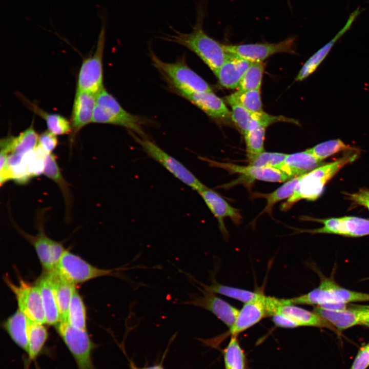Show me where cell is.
Returning a JSON list of instances; mask_svg holds the SVG:
<instances>
[{"label":"cell","instance_id":"cell-4","mask_svg":"<svg viewBox=\"0 0 369 369\" xmlns=\"http://www.w3.org/2000/svg\"><path fill=\"white\" fill-rule=\"evenodd\" d=\"M319 285L307 294L290 299L292 304L322 306L369 301V294L352 291L339 285L333 279L322 276Z\"/></svg>","mask_w":369,"mask_h":369},{"label":"cell","instance_id":"cell-32","mask_svg":"<svg viewBox=\"0 0 369 369\" xmlns=\"http://www.w3.org/2000/svg\"><path fill=\"white\" fill-rule=\"evenodd\" d=\"M187 275L194 280L196 282H197V283L203 288V290L206 291L211 292L215 294L217 293L221 294L238 300L244 303L259 299L264 295L260 292H252L243 289L224 285L214 281L213 282L211 285H206L198 282L195 279V278H193L192 276L189 274H187Z\"/></svg>","mask_w":369,"mask_h":369},{"label":"cell","instance_id":"cell-30","mask_svg":"<svg viewBox=\"0 0 369 369\" xmlns=\"http://www.w3.org/2000/svg\"><path fill=\"white\" fill-rule=\"evenodd\" d=\"M43 174L55 182L61 190L65 201L66 217L68 218L72 202L71 193L69 184L63 177L56 158L53 153L47 154L46 155Z\"/></svg>","mask_w":369,"mask_h":369},{"label":"cell","instance_id":"cell-8","mask_svg":"<svg viewBox=\"0 0 369 369\" xmlns=\"http://www.w3.org/2000/svg\"><path fill=\"white\" fill-rule=\"evenodd\" d=\"M131 133L136 142L148 155L160 163L183 183L197 192L206 186L180 162L168 154L151 140L146 137H140L132 132Z\"/></svg>","mask_w":369,"mask_h":369},{"label":"cell","instance_id":"cell-24","mask_svg":"<svg viewBox=\"0 0 369 369\" xmlns=\"http://www.w3.org/2000/svg\"><path fill=\"white\" fill-rule=\"evenodd\" d=\"M321 161L306 150L287 154L279 170L293 178L320 166Z\"/></svg>","mask_w":369,"mask_h":369},{"label":"cell","instance_id":"cell-27","mask_svg":"<svg viewBox=\"0 0 369 369\" xmlns=\"http://www.w3.org/2000/svg\"><path fill=\"white\" fill-rule=\"evenodd\" d=\"M276 314H280L292 319L299 326H314L326 328L336 332L338 331L331 324L314 312H310L294 304L282 305Z\"/></svg>","mask_w":369,"mask_h":369},{"label":"cell","instance_id":"cell-46","mask_svg":"<svg viewBox=\"0 0 369 369\" xmlns=\"http://www.w3.org/2000/svg\"><path fill=\"white\" fill-rule=\"evenodd\" d=\"M272 320L276 326L280 327L295 328L299 326L295 321L280 314L273 315Z\"/></svg>","mask_w":369,"mask_h":369},{"label":"cell","instance_id":"cell-39","mask_svg":"<svg viewBox=\"0 0 369 369\" xmlns=\"http://www.w3.org/2000/svg\"><path fill=\"white\" fill-rule=\"evenodd\" d=\"M266 128L257 127L249 130L244 135L247 155L251 159L264 152V140Z\"/></svg>","mask_w":369,"mask_h":369},{"label":"cell","instance_id":"cell-49","mask_svg":"<svg viewBox=\"0 0 369 369\" xmlns=\"http://www.w3.org/2000/svg\"><path fill=\"white\" fill-rule=\"evenodd\" d=\"M24 369H28L29 364L31 362L28 360V359H25L24 360Z\"/></svg>","mask_w":369,"mask_h":369},{"label":"cell","instance_id":"cell-20","mask_svg":"<svg viewBox=\"0 0 369 369\" xmlns=\"http://www.w3.org/2000/svg\"><path fill=\"white\" fill-rule=\"evenodd\" d=\"M252 62L228 53L227 57L215 75L219 84L227 89L237 88Z\"/></svg>","mask_w":369,"mask_h":369},{"label":"cell","instance_id":"cell-17","mask_svg":"<svg viewBox=\"0 0 369 369\" xmlns=\"http://www.w3.org/2000/svg\"><path fill=\"white\" fill-rule=\"evenodd\" d=\"M218 222L219 228L226 237L228 233L224 219L230 218L235 224L240 223L242 216L239 210L231 206L222 197L214 190L205 186L197 192Z\"/></svg>","mask_w":369,"mask_h":369},{"label":"cell","instance_id":"cell-43","mask_svg":"<svg viewBox=\"0 0 369 369\" xmlns=\"http://www.w3.org/2000/svg\"><path fill=\"white\" fill-rule=\"evenodd\" d=\"M58 145L57 136L48 130L39 135L38 145L47 153H52Z\"/></svg>","mask_w":369,"mask_h":369},{"label":"cell","instance_id":"cell-13","mask_svg":"<svg viewBox=\"0 0 369 369\" xmlns=\"http://www.w3.org/2000/svg\"><path fill=\"white\" fill-rule=\"evenodd\" d=\"M323 224L320 228L301 230L313 234H332L351 237H359L369 235V220L355 216H344L327 219L311 218L310 220Z\"/></svg>","mask_w":369,"mask_h":369},{"label":"cell","instance_id":"cell-47","mask_svg":"<svg viewBox=\"0 0 369 369\" xmlns=\"http://www.w3.org/2000/svg\"><path fill=\"white\" fill-rule=\"evenodd\" d=\"M359 312L361 325L369 327V305L350 304Z\"/></svg>","mask_w":369,"mask_h":369},{"label":"cell","instance_id":"cell-40","mask_svg":"<svg viewBox=\"0 0 369 369\" xmlns=\"http://www.w3.org/2000/svg\"><path fill=\"white\" fill-rule=\"evenodd\" d=\"M278 122H286L297 125H299V122L296 119L282 115L275 116L270 115L262 111L260 112H251L248 131L260 127L266 128L272 124Z\"/></svg>","mask_w":369,"mask_h":369},{"label":"cell","instance_id":"cell-9","mask_svg":"<svg viewBox=\"0 0 369 369\" xmlns=\"http://www.w3.org/2000/svg\"><path fill=\"white\" fill-rule=\"evenodd\" d=\"M4 280L17 302L18 309L30 320L42 324L46 323L39 288L24 280L18 275V283L16 284L9 277L4 276Z\"/></svg>","mask_w":369,"mask_h":369},{"label":"cell","instance_id":"cell-31","mask_svg":"<svg viewBox=\"0 0 369 369\" xmlns=\"http://www.w3.org/2000/svg\"><path fill=\"white\" fill-rule=\"evenodd\" d=\"M48 332L44 324L29 319L28 325V360H35L41 353L48 338Z\"/></svg>","mask_w":369,"mask_h":369},{"label":"cell","instance_id":"cell-41","mask_svg":"<svg viewBox=\"0 0 369 369\" xmlns=\"http://www.w3.org/2000/svg\"><path fill=\"white\" fill-rule=\"evenodd\" d=\"M286 155V154L282 153L264 151L254 158L249 160V165L279 169Z\"/></svg>","mask_w":369,"mask_h":369},{"label":"cell","instance_id":"cell-7","mask_svg":"<svg viewBox=\"0 0 369 369\" xmlns=\"http://www.w3.org/2000/svg\"><path fill=\"white\" fill-rule=\"evenodd\" d=\"M56 328L74 357L78 369H96L92 360V353L95 344L87 330L77 329L67 320L60 321L56 325Z\"/></svg>","mask_w":369,"mask_h":369},{"label":"cell","instance_id":"cell-26","mask_svg":"<svg viewBox=\"0 0 369 369\" xmlns=\"http://www.w3.org/2000/svg\"><path fill=\"white\" fill-rule=\"evenodd\" d=\"M17 95L26 106L45 121L48 131L56 136L71 134V122L66 117L58 114L46 112L21 94Z\"/></svg>","mask_w":369,"mask_h":369},{"label":"cell","instance_id":"cell-48","mask_svg":"<svg viewBox=\"0 0 369 369\" xmlns=\"http://www.w3.org/2000/svg\"><path fill=\"white\" fill-rule=\"evenodd\" d=\"M130 366L131 369H165L163 365L161 364H155L151 366H145L142 367H139L136 366L132 362L130 363Z\"/></svg>","mask_w":369,"mask_h":369},{"label":"cell","instance_id":"cell-44","mask_svg":"<svg viewBox=\"0 0 369 369\" xmlns=\"http://www.w3.org/2000/svg\"><path fill=\"white\" fill-rule=\"evenodd\" d=\"M369 367V347L367 344L360 348L350 369H367Z\"/></svg>","mask_w":369,"mask_h":369},{"label":"cell","instance_id":"cell-2","mask_svg":"<svg viewBox=\"0 0 369 369\" xmlns=\"http://www.w3.org/2000/svg\"><path fill=\"white\" fill-rule=\"evenodd\" d=\"M357 156V150L350 151L342 157L320 165L302 175L292 195L281 205V210L288 211L301 199L309 201L317 199L322 194L327 182L344 166L354 161Z\"/></svg>","mask_w":369,"mask_h":369},{"label":"cell","instance_id":"cell-28","mask_svg":"<svg viewBox=\"0 0 369 369\" xmlns=\"http://www.w3.org/2000/svg\"><path fill=\"white\" fill-rule=\"evenodd\" d=\"M47 273L53 288L60 321L67 320L68 307L72 294L76 289L75 285L66 280L55 270Z\"/></svg>","mask_w":369,"mask_h":369},{"label":"cell","instance_id":"cell-45","mask_svg":"<svg viewBox=\"0 0 369 369\" xmlns=\"http://www.w3.org/2000/svg\"><path fill=\"white\" fill-rule=\"evenodd\" d=\"M348 195L350 199L359 205L364 206L369 211V190L362 189Z\"/></svg>","mask_w":369,"mask_h":369},{"label":"cell","instance_id":"cell-5","mask_svg":"<svg viewBox=\"0 0 369 369\" xmlns=\"http://www.w3.org/2000/svg\"><path fill=\"white\" fill-rule=\"evenodd\" d=\"M153 66L180 94L212 91L210 85L191 69L183 59L174 63L164 62L151 53Z\"/></svg>","mask_w":369,"mask_h":369},{"label":"cell","instance_id":"cell-25","mask_svg":"<svg viewBox=\"0 0 369 369\" xmlns=\"http://www.w3.org/2000/svg\"><path fill=\"white\" fill-rule=\"evenodd\" d=\"M36 284L40 292L46 323L56 326L60 321V316L48 274L45 272Z\"/></svg>","mask_w":369,"mask_h":369},{"label":"cell","instance_id":"cell-6","mask_svg":"<svg viewBox=\"0 0 369 369\" xmlns=\"http://www.w3.org/2000/svg\"><path fill=\"white\" fill-rule=\"evenodd\" d=\"M105 44V29L100 32L94 53L84 59L76 81V91L96 95L104 88L103 55Z\"/></svg>","mask_w":369,"mask_h":369},{"label":"cell","instance_id":"cell-18","mask_svg":"<svg viewBox=\"0 0 369 369\" xmlns=\"http://www.w3.org/2000/svg\"><path fill=\"white\" fill-rule=\"evenodd\" d=\"M180 95L213 119L225 121L231 117V112L223 100L213 91L181 93Z\"/></svg>","mask_w":369,"mask_h":369},{"label":"cell","instance_id":"cell-12","mask_svg":"<svg viewBox=\"0 0 369 369\" xmlns=\"http://www.w3.org/2000/svg\"><path fill=\"white\" fill-rule=\"evenodd\" d=\"M295 40V37L292 36L276 43L224 45L223 46L228 53L236 55L251 62H262L276 53H294Z\"/></svg>","mask_w":369,"mask_h":369},{"label":"cell","instance_id":"cell-37","mask_svg":"<svg viewBox=\"0 0 369 369\" xmlns=\"http://www.w3.org/2000/svg\"><path fill=\"white\" fill-rule=\"evenodd\" d=\"M357 150L341 139H332L320 143L306 150L321 161L326 158L341 151Z\"/></svg>","mask_w":369,"mask_h":369},{"label":"cell","instance_id":"cell-11","mask_svg":"<svg viewBox=\"0 0 369 369\" xmlns=\"http://www.w3.org/2000/svg\"><path fill=\"white\" fill-rule=\"evenodd\" d=\"M14 225L19 233L34 247L45 272L54 270L66 250L60 242L53 240L46 235L42 221L40 220L38 223V233L35 235L28 234L16 224Z\"/></svg>","mask_w":369,"mask_h":369},{"label":"cell","instance_id":"cell-33","mask_svg":"<svg viewBox=\"0 0 369 369\" xmlns=\"http://www.w3.org/2000/svg\"><path fill=\"white\" fill-rule=\"evenodd\" d=\"M301 177V175L290 179L271 193L267 194L255 193L256 197L264 198L266 200V206L259 216L264 213L271 215L272 208L277 202L286 198L288 199L291 197L293 194L295 187Z\"/></svg>","mask_w":369,"mask_h":369},{"label":"cell","instance_id":"cell-22","mask_svg":"<svg viewBox=\"0 0 369 369\" xmlns=\"http://www.w3.org/2000/svg\"><path fill=\"white\" fill-rule=\"evenodd\" d=\"M359 15V12L356 10L350 14L344 26L338 32L335 37L306 61L295 78L296 81L303 80L317 69L328 55L335 43L350 29L352 24Z\"/></svg>","mask_w":369,"mask_h":369},{"label":"cell","instance_id":"cell-34","mask_svg":"<svg viewBox=\"0 0 369 369\" xmlns=\"http://www.w3.org/2000/svg\"><path fill=\"white\" fill-rule=\"evenodd\" d=\"M67 321L74 327L87 330V312L84 301L76 290L74 291L68 310Z\"/></svg>","mask_w":369,"mask_h":369},{"label":"cell","instance_id":"cell-42","mask_svg":"<svg viewBox=\"0 0 369 369\" xmlns=\"http://www.w3.org/2000/svg\"><path fill=\"white\" fill-rule=\"evenodd\" d=\"M229 104L232 109L231 119L239 132L244 135L248 130L251 112L236 103Z\"/></svg>","mask_w":369,"mask_h":369},{"label":"cell","instance_id":"cell-15","mask_svg":"<svg viewBox=\"0 0 369 369\" xmlns=\"http://www.w3.org/2000/svg\"><path fill=\"white\" fill-rule=\"evenodd\" d=\"M199 158L212 167L224 169L230 174H239L254 180L282 182L292 178L285 172L274 168L257 167L251 165L240 166L229 162H221L203 157H200Z\"/></svg>","mask_w":369,"mask_h":369},{"label":"cell","instance_id":"cell-50","mask_svg":"<svg viewBox=\"0 0 369 369\" xmlns=\"http://www.w3.org/2000/svg\"><path fill=\"white\" fill-rule=\"evenodd\" d=\"M367 345H368V347H369V343H367Z\"/></svg>","mask_w":369,"mask_h":369},{"label":"cell","instance_id":"cell-1","mask_svg":"<svg viewBox=\"0 0 369 369\" xmlns=\"http://www.w3.org/2000/svg\"><path fill=\"white\" fill-rule=\"evenodd\" d=\"M196 20L192 31L182 33L174 28V34H165L163 39L183 46L195 53L216 74L225 61L228 53L224 45L208 35L203 29L207 14L206 0L200 1L196 7Z\"/></svg>","mask_w":369,"mask_h":369},{"label":"cell","instance_id":"cell-21","mask_svg":"<svg viewBox=\"0 0 369 369\" xmlns=\"http://www.w3.org/2000/svg\"><path fill=\"white\" fill-rule=\"evenodd\" d=\"M314 312L329 322L339 332L361 325L359 312L350 305L343 310H331L317 306L314 308Z\"/></svg>","mask_w":369,"mask_h":369},{"label":"cell","instance_id":"cell-38","mask_svg":"<svg viewBox=\"0 0 369 369\" xmlns=\"http://www.w3.org/2000/svg\"><path fill=\"white\" fill-rule=\"evenodd\" d=\"M265 65L263 62H252L237 88L239 91L260 89Z\"/></svg>","mask_w":369,"mask_h":369},{"label":"cell","instance_id":"cell-16","mask_svg":"<svg viewBox=\"0 0 369 369\" xmlns=\"http://www.w3.org/2000/svg\"><path fill=\"white\" fill-rule=\"evenodd\" d=\"M96 104V95L87 92L76 91L70 122L72 131L69 140L72 145L79 132L86 126L92 123Z\"/></svg>","mask_w":369,"mask_h":369},{"label":"cell","instance_id":"cell-36","mask_svg":"<svg viewBox=\"0 0 369 369\" xmlns=\"http://www.w3.org/2000/svg\"><path fill=\"white\" fill-rule=\"evenodd\" d=\"M227 100L229 103L239 104L251 112L263 111L260 89L248 91L237 90L227 96Z\"/></svg>","mask_w":369,"mask_h":369},{"label":"cell","instance_id":"cell-35","mask_svg":"<svg viewBox=\"0 0 369 369\" xmlns=\"http://www.w3.org/2000/svg\"><path fill=\"white\" fill-rule=\"evenodd\" d=\"M223 354L225 369H247L245 355L237 336H232Z\"/></svg>","mask_w":369,"mask_h":369},{"label":"cell","instance_id":"cell-14","mask_svg":"<svg viewBox=\"0 0 369 369\" xmlns=\"http://www.w3.org/2000/svg\"><path fill=\"white\" fill-rule=\"evenodd\" d=\"M202 295L189 294V299L181 304L191 305L204 309L212 313L228 327L233 325L239 310L222 300L215 293L198 288Z\"/></svg>","mask_w":369,"mask_h":369},{"label":"cell","instance_id":"cell-23","mask_svg":"<svg viewBox=\"0 0 369 369\" xmlns=\"http://www.w3.org/2000/svg\"><path fill=\"white\" fill-rule=\"evenodd\" d=\"M38 139L39 135L34 129L33 119L30 126L18 135H9L1 139L0 145L6 148L10 154L23 155L36 148Z\"/></svg>","mask_w":369,"mask_h":369},{"label":"cell","instance_id":"cell-3","mask_svg":"<svg viewBox=\"0 0 369 369\" xmlns=\"http://www.w3.org/2000/svg\"><path fill=\"white\" fill-rule=\"evenodd\" d=\"M92 123L121 126L140 137H146L145 119L125 110L105 88L96 95Z\"/></svg>","mask_w":369,"mask_h":369},{"label":"cell","instance_id":"cell-19","mask_svg":"<svg viewBox=\"0 0 369 369\" xmlns=\"http://www.w3.org/2000/svg\"><path fill=\"white\" fill-rule=\"evenodd\" d=\"M264 296L263 295L259 299L245 303L239 311L233 325L229 329L228 332L223 335V336L218 338L230 335L237 336L254 325L266 316V310L263 301Z\"/></svg>","mask_w":369,"mask_h":369},{"label":"cell","instance_id":"cell-29","mask_svg":"<svg viewBox=\"0 0 369 369\" xmlns=\"http://www.w3.org/2000/svg\"><path fill=\"white\" fill-rule=\"evenodd\" d=\"M29 319L18 309L3 323V327L13 342L20 348L28 351Z\"/></svg>","mask_w":369,"mask_h":369},{"label":"cell","instance_id":"cell-10","mask_svg":"<svg viewBox=\"0 0 369 369\" xmlns=\"http://www.w3.org/2000/svg\"><path fill=\"white\" fill-rule=\"evenodd\" d=\"M124 269H104L90 264L81 257L67 250L54 270L68 281L76 285L105 276H115Z\"/></svg>","mask_w":369,"mask_h":369}]
</instances>
